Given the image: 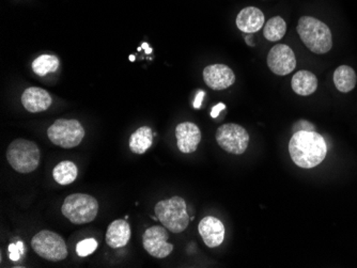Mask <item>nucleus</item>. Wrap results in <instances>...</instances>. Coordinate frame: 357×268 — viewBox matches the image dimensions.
<instances>
[{
  "mask_svg": "<svg viewBox=\"0 0 357 268\" xmlns=\"http://www.w3.org/2000/svg\"><path fill=\"white\" fill-rule=\"evenodd\" d=\"M176 145L182 153H194L202 141L199 127L192 122H183L176 127Z\"/></svg>",
  "mask_w": 357,
  "mask_h": 268,
  "instance_id": "nucleus-12",
  "label": "nucleus"
},
{
  "mask_svg": "<svg viewBox=\"0 0 357 268\" xmlns=\"http://www.w3.org/2000/svg\"><path fill=\"white\" fill-rule=\"evenodd\" d=\"M142 245L146 251L156 259H165L174 251V245L168 243L167 231L160 226H154L144 231Z\"/></svg>",
  "mask_w": 357,
  "mask_h": 268,
  "instance_id": "nucleus-9",
  "label": "nucleus"
},
{
  "mask_svg": "<svg viewBox=\"0 0 357 268\" xmlns=\"http://www.w3.org/2000/svg\"><path fill=\"white\" fill-rule=\"evenodd\" d=\"M250 39H252V36H248V37H246V36H245V40H246V41H248V45L254 46L255 44L252 43V41H250Z\"/></svg>",
  "mask_w": 357,
  "mask_h": 268,
  "instance_id": "nucleus-29",
  "label": "nucleus"
},
{
  "mask_svg": "<svg viewBox=\"0 0 357 268\" xmlns=\"http://www.w3.org/2000/svg\"><path fill=\"white\" fill-rule=\"evenodd\" d=\"M130 60H131V61H134V60H135V56H130Z\"/></svg>",
  "mask_w": 357,
  "mask_h": 268,
  "instance_id": "nucleus-30",
  "label": "nucleus"
},
{
  "mask_svg": "<svg viewBox=\"0 0 357 268\" xmlns=\"http://www.w3.org/2000/svg\"><path fill=\"white\" fill-rule=\"evenodd\" d=\"M47 136L54 145L64 149L77 147L85 137V129L77 120L60 119L47 129Z\"/></svg>",
  "mask_w": 357,
  "mask_h": 268,
  "instance_id": "nucleus-6",
  "label": "nucleus"
},
{
  "mask_svg": "<svg viewBox=\"0 0 357 268\" xmlns=\"http://www.w3.org/2000/svg\"><path fill=\"white\" fill-rule=\"evenodd\" d=\"M225 109H226V105H225L224 103H218V105L214 106L212 110H211V117L216 119V118L220 116V113H222V110Z\"/></svg>",
  "mask_w": 357,
  "mask_h": 268,
  "instance_id": "nucleus-26",
  "label": "nucleus"
},
{
  "mask_svg": "<svg viewBox=\"0 0 357 268\" xmlns=\"http://www.w3.org/2000/svg\"><path fill=\"white\" fill-rule=\"evenodd\" d=\"M9 252L10 259H11L12 261H19L22 253L21 251H20L19 248H17V246H16V244H11V245H9Z\"/></svg>",
  "mask_w": 357,
  "mask_h": 268,
  "instance_id": "nucleus-25",
  "label": "nucleus"
},
{
  "mask_svg": "<svg viewBox=\"0 0 357 268\" xmlns=\"http://www.w3.org/2000/svg\"><path fill=\"white\" fill-rule=\"evenodd\" d=\"M77 166L72 161H61L54 168V180L60 185H69L77 178Z\"/></svg>",
  "mask_w": 357,
  "mask_h": 268,
  "instance_id": "nucleus-20",
  "label": "nucleus"
},
{
  "mask_svg": "<svg viewBox=\"0 0 357 268\" xmlns=\"http://www.w3.org/2000/svg\"><path fill=\"white\" fill-rule=\"evenodd\" d=\"M61 212L74 225H85L96 219L99 203L92 196L74 194L64 199Z\"/></svg>",
  "mask_w": 357,
  "mask_h": 268,
  "instance_id": "nucleus-5",
  "label": "nucleus"
},
{
  "mask_svg": "<svg viewBox=\"0 0 357 268\" xmlns=\"http://www.w3.org/2000/svg\"><path fill=\"white\" fill-rule=\"evenodd\" d=\"M31 246L38 255L47 261L59 262L68 257L67 244L55 232H39L32 237Z\"/></svg>",
  "mask_w": 357,
  "mask_h": 268,
  "instance_id": "nucleus-7",
  "label": "nucleus"
},
{
  "mask_svg": "<svg viewBox=\"0 0 357 268\" xmlns=\"http://www.w3.org/2000/svg\"><path fill=\"white\" fill-rule=\"evenodd\" d=\"M153 143V133L148 126H142L132 134L130 138V149L133 153L144 154Z\"/></svg>",
  "mask_w": 357,
  "mask_h": 268,
  "instance_id": "nucleus-19",
  "label": "nucleus"
},
{
  "mask_svg": "<svg viewBox=\"0 0 357 268\" xmlns=\"http://www.w3.org/2000/svg\"><path fill=\"white\" fill-rule=\"evenodd\" d=\"M291 87L298 95L310 97L317 91L318 78L310 71H300L292 77Z\"/></svg>",
  "mask_w": 357,
  "mask_h": 268,
  "instance_id": "nucleus-17",
  "label": "nucleus"
},
{
  "mask_svg": "<svg viewBox=\"0 0 357 268\" xmlns=\"http://www.w3.org/2000/svg\"><path fill=\"white\" fill-rule=\"evenodd\" d=\"M268 65L276 75H288L296 70V58L294 52L286 44L275 45L268 53Z\"/></svg>",
  "mask_w": 357,
  "mask_h": 268,
  "instance_id": "nucleus-10",
  "label": "nucleus"
},
{
  "mask_svg": "<svg viewBox=\"0 0 357 268\" xmlns=\"http://www.w3.org/2000/svg\"><path fill=\"white\" fill-rule=\"evenodd\" d=\"M156 217L160 223L174 233H181L190 223V215L183 198L172 197L162 200L155 205Z\"/></svg>",
  "mask_w": 357,
  "mask_h": 268,
  "instance_id": "nucleus-3",
  "label": "nucleus"
},
{
  "mask_svg": "<svg viewBox=\"0 0 357 268\" xmlns=\"http://www.w3.org/2000/svg\"><path fill=\"white\" fill-rule=\"evenodd\" d=\"M236 26L244 33H255L264 27V14L255 7L244 8L236 17Z\"/></svg>",
  "mask_w": 357,
  "mask_h": 268,
  "instance_id": "nucleus-15",
  "label": "nucleus"
},
{
  "mask_svg": "<svg viewBox=\"0 0 357 268\" xmlns=\"http://www.w3.org/2000/svg\"><path fill=\"white\" fill-rule=\"evenodd\" d=\"M16 246L19 248L20 251H21L22 255H24V252H25V248H24V244L22 242H17L16 243Z\"/></svg>",
  "mask_w": 357,
  "mask_h": 268,
  "instance_id": "nucleus-28",
  "label": "nucleus"
},
{
  "mask_svg": "<svg viewBox=\"0 0 357 268\" xmlns=\"http://www.w3.org/2000/svg\"><path fill=\"white\" fill-rule=\"evenodd\" d=\"M298 33L307 49L314 54H326L332 49V31L326 24L312 17H301Z\"/></svg>",
  "mask_w": 357,
  "mask_h": 268,
  "instance_id": "nucleus-2",
  "label": "nucleus"
},
{
  "mask_svg": "<svg viewBox=\"0 0 357 268\" xmlns=\"http://www.w3.org/2000/svg\"><path fill=\"white\" fill-rule=\"evenodd\" d=\"M314 129H316V127H314V124L310 123V121H305V120H300L292 126L294 133L301 131L314 132Z\"/></svg>",
  "mask_w": 357,
  "mask_h": 268,
  "instance_id": "nucleus-24",
  "label": "nucleus"
},
{
  "mask_svg": "<svg viewBox=\"0 0 357 268\" xmlns=\"http://www.w3.org/2000/svg\"><path fill=\"white\" fill-rule=\"evenodd\" d=\"M287 33V24L280 17L268 19L264 28V36L271 42L280 41Z\"/></svg>",
  "mask_w": 357,
  "mask_h": 268,
  "instance_id": "nucleus-21",
  "label": "nucleus"
},
{
  "mask_svg": "<svg viewBox=\"0 0 357 268\" xmlns=\"http://www.w3.org/2000/svg\"><path fill=\"white\" fill-rule=\"evenodd\" d=\"M204 91H198L197 95H196V99L194 101V107L196 109H199L202 107V100L204 97Z\"/></svg>",
  "mask_w": 357,
  "mask_h": 268,
  "instance_id": "nucleus-27",
  "label": "nucleus"
},
{
  "mask_svg": "<svg viewBox=\"0 0 357 268\" xmlns=\"http://www.w3.org/2000/svg\"><path fill=\"white\" fill-rule=\"evenodd\" d=\"M131 228L126 220H115L108 226L107 232H106V244L114 249L126 247L131 239Z\"/></svg>",
  "mask_w": 357,
  "mask_h": 268,
  "instance_id": "nucleus-16",
  "label": "nucleus"
},
{
  "mask_svg": "<svg viewBox=\"0 0 357 268\" xmlns=\"http://www.w3.org/2000/svg\"><path fill=\"white\" fill-rule=\"evenodd\" d=\"M333 79H334L337 90L342 93H349L352 91L357 83L356 73L352 68L348 67V65H340L337 68L336 71L334 72Z\"/></svg>",
  "mask_w": 357,
  "mask_h": 268,
  "instance_id": "nucleus-18",
  "label": "nucleus"
},
{
  "mask_svg": "<svg viewBox=\"0 0 357 268\" xmlns=\"http://www.w3.org/2000/svg\"><path fill=\"white\" fill-rule=\"evenodd\" d=\"M198 231L208 247H218L224 242V223L213 216L204 217L198 226Z\"/></svg>",
  "mask_w": 357,
  "mask_h": 268,
  "instance_id": "nucleus-13",
  "label": "nucleus"
},
{
  "mask_svg": "<svg viewBox=\"0 0 357 268\" xmlns=\"http://www.w3.org/2000/svg\"><path fill=\"white\" fill-rule=\"evenodd\" d=\"M98 248V242L94 239H84L80 241L76 246V253L79 257L85 258L88 255H92Z\"/></svg>",
  "mask_w": 357,
  "mask_h": 268,
  "instance_id": "nucleus-23",
  "label": "nucleus"
},
{
  "mask_svg": "<svg viewBox=\"0 0 357 268\" xmlns=\"http://www.w3.org/2000/svg\"><path fill=\"white\" fill-rule=\"evenodd\" d=\"M215 137L222 150L234 155L244 153L250 143L248 131L238 124H224L218 127Z\"/></svg>",
  "mask_w": 357,
  "mask_h": 268,
  "instance_id": "nucleus-8",
  "label": "nucleus"
},
{
  "mask_svg": "<svg viewBox=\"0 0 357 268\" xmlns=\"http://www.w3.org/2000/svg\"><path fill=\"white\" fill-rule=\"evenodd\" d=\"M204 81L211 89L220 91L231 87L236 81V75L227 65H212L204 70Z\"/></svg>",
  "mask_w": 357,
  "mask_h": 268,
  "instance_id": "nucleus-11",
  "label": "nucleus"
},
{
  "mask_svg": "<svg viewBox=\"0 0 357 268\" xmlns=\"http://www.w3.org/2000/svg\"><path fill=\"white\" fill-rule=\"evenodd\" d=\"M52 97L46 90L30 87L24 91L22 103L29 113H37L45 111L52 105Z\"/></svg>",
  "mask_w": 357,
  "mask_h": 268,
  "instance_id": "nucleus-14",
  "label": "nucleus"
},
{
  "mask_svg": "<svg viewBox=\"0 0 357 268\" xmlns=\"http://www.w3.org/2000/svg\"><path fill=\"white\" fill-rule=\"evenodd\" d=\"M32 70L37 75L46 76L54 73L59 68V59L54 55H41L32 62Z\"/></svg>",
  "mask_w": 357,
  "mask_h": 268,
  "instance_id": "nucleus-22",
  "label": "nucleus"
},
{
  "mask_svg": "<svg viewBox=\"0 0 357 268\" xmlns=\"http://www.w3.org/2000/svg\"><path fill=\"white\" fill-rule=\"evenodd\" d=\"M289 153L298 167L312 169L326 159L328 145L316 131L296 132L289 143Z\"/></svg>",
  "mask_w": 357,
  "mask_h": 268,
  "instance_id": "nucleus-1",
  "label": "nucleus"
},
{
  "mask_svg": "<svg viewBox=\"0 0 357 268\" xmlns=\"http://www.w3.org/2000/svg\"><path fill=\"white\" fill-rule=\"evenodd\" d=\"M41 153L37 143L27 139H15L7 149V159L20 173H29L39 167Z\"/></svg>",
  "mask_w": 357,
  "mask_h": 268,
  "instance_id": "nucleus-4",
  "label": "nucleus"
}]
</instances>
